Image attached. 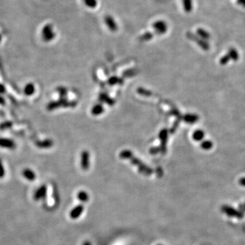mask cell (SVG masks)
I'll return each mask as SVG.
<instances>
[{"instance_id": "277c9868", "label": "cell", "mask_w": 245, "mask_h": 245, "mask_svg": "<svg viewBox=\"0 0 245 245\" xmlns=\"http://www.w3.org/2000/svg\"><path fill=\"white\" fill-rule=\"evenodd\" d=\"M153 27L157 34H164L167 31V25L164 21H157L153 24Z\"/></svg>"}, {"instance_id": "3957f363", "label": "cell", "mask_w": 245, "mask_h": 245, "mask_svg": "<svg viewBox=\"0 0 245 245\" xmlns=\"http://www.w3.org/2000/svg\"><path fill=\"white\" fill-rule=\"evenodd\" d=\"M187 38L192 40L194 41L195 42H197L198 44L199 45V47H202L203 48L204 50H207L209 49V44L207 43V42L204 40V39L202 38H199L198 36H196L195 34H193L192 32H187Z\"/></svg>"}, {"instance_id": "4fadbf2b", "label": "cell", "mask_w": 245, "mask_h": 245, "mask_svg": "<svg viewBox=\"0 0 245 245\" xmlns=\"http://www.w3.org/2000/svg\"><path fill=\"white\" fill-rule=\"evenodd\" d=\"M229 57L233 59V60H237L238 58V55L237 51H236L234 48H230L229 50Z\"/></svg>"}, {"instance_id": "5bb4252c", "label": "cell", "mask_w": 245, "mask_h": 245, "mask_svg": "<svg viewBox=\"0 0 245 245\" xmlns=\"http://www.w3.org/2000/svg\"><path fill=\"white\" fill-rule=\"evenodd\" d=\"M5 176V170L2 159L0 158V178H4Z\"/></svg>"}, {"instance_id": "6da1fadb", "label": "cell", "mask_w": 245, "mask_h": 245, "mask_svg": "<svg viewBox=\"0 0 245 245\" xmlns=\"http://www.w3.org/2000/svg\"><path fill=\"white\" fill-rule=\"evenodd\" d=\"M0 148L7 150H15L16 144L14 140L8 138H0Z\"/></svg>"}, {"instance_id": "cb8c5ba5", "label": "cell", "mask_w": 245, "mask_h": 245, "mask_svg": "<svg viewBox=\"0 0 245 245\" xmlns=\"http://www.w3.org/2000/svg\"><path fill=\"white\" fill-rule=\"evenodd\" d=\"M84 245H91V244H90V243H86Z\"/></svg>"}, {"instance_id": "52a82bcc", "label": "cell", "mask_w": 245, "mask_h": 245, "mask_svg": "<svg viewBox=\"0 0 245 245\" xmlns=\"http://www.w3.org/2000/svg\"><path fill=\"white\" fill-rule=\"evenodd\" d=\"M45 193H46V188H45V187L42 186L36 191L35 194H34V198L36 200L40 199L44 197Z\"/></svg>"}, {"instance_id": "8fae6325", "label": "cell", "mask_w": 245, "mask_h": 245, "mask_svg": "<svg viewBox=\"0 0 245 245\" xmlns=\"http://www.w3.org/2000/svg\"><path fill=\"white\" fill-rule=\"evenodd\" d=\"M83 2L86 6L90 8H95L98 5L97 0H83Z\"/></svg>"}, {"instance_id": "5b68a950", "label": "cell", "mask_w": 245, "mask_h": 245, "mask_svg": "<svg viewBox=\"0 0 245 245\" xmlns=\"http://www.w3.org/2000/svg\"><path fill=\"white\" fill-rule=\"evenodd\" d=\"M22 174L25 179H27V181H33L36 178V173L32 170L29 168H25V170H22Z\"/></svg>"}, {"instance_id": "603a6c76", "label": "cell", "mask_w": 245, "mask_h": 245, "mask_svg": "<svg viewBox=\"0 0 245 245\" xmlns=\"http://www.w3.org/2000/svg\"><path fill=\"white\" fill-rule=\"evenodd\" d=\"M5 104V100L4 99L2 98V97L0 96V104L1 105H4Z\"/></svg>"}, {"instance_id": "8992f818", "label": "cell", "mask_w": 245, "mask_h": 245, "mask_svg": "<svg viewBox=\"0 0 245 245\" xmlns=\"http://www.w3.org/2000/svg\"><path fill=\"white\" fill-rule=\"evenodd\" d=\"M105 22H106V24L108 27L111 31H116L117 29V25H116L115 21H114V19L110 16H107L105 18Z\"/></svg>"}, {"instance_id": "ac0fdd59", "label": "cell", "mask_w": 245, "mask_h": 245, "mask_svg": "<svg viewBox=\"0 0 245 245\" xmlns=\"http://www.w3.org/2000/svg\"><path fill=\"white\" fill-rule=\"evenodd\" d=\"M229 55L224 56L223 58L221 59V64H226V63L229 61Z\"/></svg>"}, {"instance_id": "7402d4cb", "label": "cell", "mask_w": 245, "mask_h": 245, "mask_svg": "<svg viewBox=\"0 0 245 245\" xmlns=\"http://www.w3.org/2000/svg\"><path fill=\"white\" fill-rule=\"evenodd\" d=\"M237 3L241 6L245 8V0H237Z\"/></svg>"}, {"instance_id": "d6986e66", "label": "cell", "mask_w": 245, "mask_h": 245, "mask_svg": "<svg viewBox=\"0 0 245 245\" xmlns=\"http://www.w3.org/2000/svg\"><path fill=\"white\" fill-rule=\"evenodd\" d=\"M78 198L81 199V200H86V199H87V196L84 192H82V193H81L79 194Z\"/></svg>"}, {"instance_id": "2e32d148", "label": "cell", "mask_w": 245, "mask_h": 245, "mask_svg": "<svg viewBox=\"0 0 245 245\" xmlns=\"http://www.w3.org/2000/svg\"><path fill=\"white\" fill-rule=\"evenodd\" d=\"M12 125V122L11 121H5L0 125V129H5L10 128Z\"/></svg>"}, {"instance_id": "d4e9b609", "label": "cell", "mask_w": 245, "mask_h": 245, "mask_svg": "<svg viewBox=\"0 0 245 245\" xmlns=\"http://www.w3.org/2000/svg\"><path fill=\"white\" fill-rule=\"evenodd\" d=\"M1 40H2V36L0 35V42H1Z\"/></svg>"}, {"instance_id": "ffe728a7", "label": "cell", "mask_w": 245, "mask_h": 245, "mask_svg": "<svg viewBox=\"0 0 245 245\" xmlns=\"http://www.w3.org/2000/svg\"><path fill=\"white\" fill-rule=\"evenodd\" d=\"M5 92V88L4 85L0 83V94H3Z\"/></svg>"}, {"instance_id": "7c38bea8", "label": "cell", "mask_w": 245, "mask_h": 245, "mask_svg": "<svg viewBox=\"0 0 245 245\" xmlns=\"http://www.w3.org/2000/svg\"><path fill=\"white\" fill-rule=\"evenodd\" d=\"M82 206H78V208H76V209H75L74 210H73V211L72 212V213H71V216H72V218H74V219H75V217H77V216H78L80 215H81V212L82 211Z\"/></svg>"}, {"instance_id": "9c48e42d", "label": "cell", "mask_w": 245, "mask_h": 245, "mask_svg": "<svg viewBox=\"0 0 245 245\" xmlns=\"http://www.w3.org/2000/svg\"><path fill=\"white\" fill-rule=\"evenodd\" d=\"M183 5L185 11L187 13H189L193 9L192 0H183Z\"/></svg>"}, {"instance_id": "e0dca14e", "label": "cell", "mask_w": 245, "mask_h": 245, "mask_svg": "<svg viewBox=\"0 0 245 245\" xmlns=\"http://www.w3.org/2000/svg\"><path fill=\"white\" fill-rule=\"evenodd\" d=\"M212 146V143L209 141H206V142H204V143L202 144V147H203L204 149H209L211 148Z\"/></svg>"}, {"instance_id": "30bf717a", "label": "cell", "mask_w": 245, "mask_h": 245, "mask_svg": "<svg viewBox=\"0 0 245 245\" xmlns=\"http://www.w3.org/2000/svg\"><path fill=\"white\" fill-rule=\"evenodd\" d=\"M197 33L200 38L204 40H209L210 38L209 33L202 28H199L197 29Z\"/></svg>"}, {"instance_id": "7a4b0ae2", "label": "cell", "mask_w": 245, "mask_h": 245, "mask_svg": "<svg viewBox=\"0 0 245 245\" xmlns=\"http://www.w3.org/2000/svg\"><path fill=\"white\" fill-rule=\"evenodd\" d=\"M42 36L44 41L49 42L54 38L55 33H53V26L50 24H47L43 27L42 30Z\"/></svg>"}, {"instance_id": "ba28073f", "label": "cell", "mask_w": 245, "mask_h": 245, "mask_svg": "<svg viewBox=\"0 0 245 245\" xmlns=\"http://www.w3.org/2000/svg\"><path fill=\"white\" fill-rule=\"evenodd\" d=\"M34 91H35V87H34V85L32 83H28L24 88V93L26 95H33Z\"/></svg>"}, {"instance_id": "9a60e30c", "label": "cell", "mask_w": 245, "mask_h": 245, "mask_svg": "<svg viewBox=\"0 0 245 245\" xmlns=\"http://www.w3.org/2000/svg\"><path fill=\"white\" fill-rule=\"evenodd\" d=\"M204 137V133L201 132L200 130H198L197 132H195L193 134V138L196 140H200Z\"/></svg>"}, {"instance_id": "44dd1931", "label": "cell", "mask_w": 245, "mask_h": 245, "mask_svg": "<svg viewBox=\"0 0 245 245\" xmlns=\"http://www.w3.org/2000/svg\"><path fill=\"white\" fill-rule=\"evenodd\" d=\"M144 36V39H145V40H149V39H150V38H152L153 35H152L151 33L149 32V33H145Z\"/></svg>"}]
</instances>
